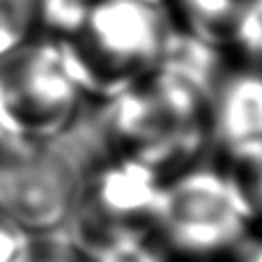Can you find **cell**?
<instances>
[{
	"instance_id": "obj_1",
	"label": "cell",
	"mask_w": 262,
	"mask_h": 262,
	"mask_svg": "<svg viewBox=\"0 0 262 262\" xmlns=\"http://www.w3.org/2000/svg\"><path fill=\"white\" fill-rule=\"evenodd\" d=\"M41 16L90 99L108 101L143 81L172 37L159 0H41Z\"/></svg>"
},
{
	"instance_id": "obj_2",
	"label": "cell",
	"mask_w": 262,
	"mask_h": 262,
	"mask_svg": "<svg viewBox=\"0 0 262 262\" xmlns=\"http://www.w3.org/2000/svg\"><path fill=\"white\" fill-rule=\"evenodd\" d=\"M88 99L64 49L49 35L0 62V129L9 140L53 143L76 124Z\"/></svg>"
},
{
	"instance_id": "obj_3",
	"label": "cell",
	"mask_w": 262,
	"mask_h": 262,
	"mask_svg": "<svg viewBox=\"0 0 262 262\" xmlns=\"http://www.w3.org/2000/svg\"><path fill=\"white\" fill-rule=\"evenodd\" d=\"M161 207L170 230L198 253L230 255L258 226L244 177L216 159L212 166L177 170Z\"/></svg>"
},
{
	"instance_id": "obj_4",
	"label": "cell",
	"mask_w": 262,
	"mask_h": 262,
	"mask_svg": "<svg viewBox=\"0 0 262 262\" xmlns=\"http://www.w3.org/2000/svg\"><path fill=\"white\" fill-rule=\"evenodd\" d=\"M53 143L0 145V216L21 230H53L72 212L76 172Z\"/></svg>"
},
{
	"instance_id": "obj_5",
	"label": "cell",
	"mask_w": 262,
	"mask_h": 262,
	"mask_svg": "<svg viewBox=\"0 0 262 262\" xmlns=\"http://www.w3.org/2000/svg\"><path fill=\"white\" fill-rule=\"evenodd\" d=\"M205 143L237 172L262 163V69L228 62L207 106Z\"/></svg>"
},
{
	"instance_id": "obj_6",
	"label": "cell",
	"mask_w": 262,
	"mask_h": 262,
	"mask_svg": "<svg viewBox=\"0 0 262 262\" xmlns=\"http://www.w3.org/2000/svg\"><path fill=\"white\" fill-rule=\"evenodd\" d=\"M242 0H163L175 32L223 51Z\"/></svg>"
},
{
	"instance_id": "obj_7",
	"label": "cell",
	"mask_w": 262,
	"mask_h": 262,
	"mask_svg": "<svg viewBox=\"0 0 262 262\" xmlns=\"http://www.w3.org/2000/svg\"><path fill=\"white\" fill-rule=\"evenodd\" d=\"M41 35V0H0V62Z\"/></svg>"
},
{
	"instance_id": "obj_8",
	"label": "cell",
	"mask_w": 262,
	"mask_h": 262,
	"mask_svg": "<svg viewBox=\"0 0 262 262\" xmlns=\"http://www.w3.org/2000/svg\"><path fill=\"white\" fill-rule=\"evenodd\" d=\"M223 55L232 64L262 69V0H242Z\"/></svg>"
},
{
	"instance_id": "obj_9",
	"label": "cell",
	"mask_w": 262,
	"mask_h": 262,
	"mask_svg": "<svg viewBox=\"0 0 262 262\" xmlns=\"http://www.w3.org/2000/svg\"><path fill=\"white\" fill-rule=\"evenodd\" d=\"M14 262H81L76 253L60 244H37L23 249Z\"/></svg>"
},
{
	"instance_id": "obj_10",
	"label": "cell",
	"mask_w": 262,
	"mask_h": 262,
	"mask_svg": "<svg viewBox=\"0 0 262 262\" xmlns=\"http://www.w3.org/2000/svg\"><path fill=\"white\" fill-rule=\"evenodd\" d=\"M228 258H230V262H262V226L260 223L244 237V242Z\"/></svg>"
},
{
	"instance_id": "obj_11",
	"label": "cell",
	"mask_w": 262,
	"mask_h": 262,
	"mask_svg": "<svg viewBox=\"0 0 262 262\" xmlns=\"http://www.w3.org/2000/svg\"><path fill=\"white\" fill-rule=\"evenodd\" d=\"M246 182V189H249V195H251V203H253V209H255V216H258V223L262 226V163L255 166L253 170L249 172H239Z\"/></svg>"
},
{
	"instance_id": "obj_12",
	"label": "cell",
	"mask_w": 262,
	"mask_h": 262,
	"mask_svg": "<svg viewBox=\"0 0 262 262\" xmlns=\"http://www.w3.org/2000/svg\"><path fill=\"white\" fill-rule=\"evenodd\" d=\"M159 3H163V0H159Z\"/></svg>"
}]
</instances>
